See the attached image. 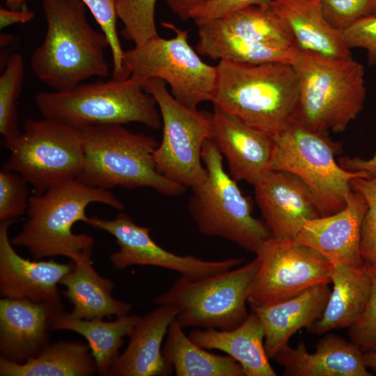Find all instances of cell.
Returning a JSON list of instances; mask_svg holds the SVG:
<instances>
[{
	"label": "cell",
	"instance_id": "obj_22",
	"mask_svg": "<svg viewBox=\"0 0 376 376\" xmlns=\"http://www.w3.org/2000/svg\"><path fill=\"white\" fill-rule=\"evenodd\" d=\"M329 283L315 285L288 300L266 306L253 307L265 329V348L269 359L299 329H309L319 320L331 294Z\"/></svg>",
	"mask_w": 376,
	"mask_h": 376
},
{
	"label": "cell",
	"instance_id": "obj_10",
	"mask_svg": "<svg viewBox=\"0 0 376 376\" xmlns=\"http://www.w3.org/2000/svg\"><path fill=\"white\" fill-rule=\"evenodd\" d=\"M257 260L205 278L176 279L153 302L177 309L175 320L184 329L231 330L247 318L248 297Z\"/></svg>",
	"mask_w": 376,
	"mask_h": 376
},
{
	"label": "cell",
	"instance_id": "obj_8",
	"mask_svg": "<svg viewBox=\"0 0 376 376\" xmlns=\"http://www.w3.org/2000/svg\"><path fill=\"white\" fill-rule=\"evenodd\" d=\"M270 170L290 172L308 187L320 217L342 210L352 189V178H370L365 172H352L335 159L341 148L325 134L307 129L301 121L274 139Z\"/></svg>",
	"mask_w": 376,
	"mask_h": 376
},
{
	"label": "cell",
	"instance_id": "obj_25",
	"mask_svg": "<svg viewBox=\"0 0 376 376\" xmlns=\"http://www.w3.org/2000/svg\"><path fill=\"white\" fill-rule=\"evenodd\" d=\"M271 3L285 22L299 49L332 58L352 56L341 31L323 16L319 0H272Z\"/></svg>",
	"mask_w": 376,
	"mask_h": 376
},
{
	"label": "cell",
	"instance_id": "obj_4",
	"mask_svg": "<svg viewBox=\"0 0 376 376\" xmlns=\"http://www.w3.org/2000/svg\"><path fill=\"white\" fill-rule=\"evenodd\" d=\"M84 152L83 170L77 180L109 190L151 188L158 193L180 196L186 187L156 168L153 154L159 146L152 136L129 131L122 125H104L80 130Z\"/></svg>",
	"mask_w": 376,
	"mask_h": 376
},
{
	"label": "cell",
	"instance_id": "obj_44",
	"mask_svg": "<svg viewBox=\"0 0 376 376\" xmlns=\"http://www.w3.org/2000/svg\"><path fill=\"white\" fill-rule=\"evenodd\" d=\"M363 359L366 368L376 373V351L363 352Z\"/></svg>",
	"mask_w": 376,
	"mask_h": 376
},
{
	"label": "cell",
	"instance_id": "obj_34",
	"mask_svg": "<svg viewBox=\"0 0 376 376\" xmlns=\"http://www.w3.org/2000/svg\"><path fill=\"white\" fill-rule=\"evenodd\" d=\"M93 15L107 36L113 61L112 79L122 80L130 77L124 64V50L117 30L116 0H81Z\"/></svg>",
	"mask_w": 376,
	"mask_h": 376
},
{
	"label": "cell",
	"instance_id": "obj_6",
	"mask_svg": "<svg viewBox=\"0 0 376 376\" xmlns=\"http://www.w3.org/2000/svg\"><path fill=\"white\" fill-rule=\"evenodd\" d=\"M299 81L301 120L311 131H344L363 108V65L352 56L328 58L300 50L292 64Z\"/></svg>",
	"mask_w": 376,
	"mask_h": 376
},
{
	"label": "cell",
	"instance_id": "obj_20",
	"mask_svg": "<svg viewBox=\"0 0 376 376\" xmlns=\"http://www.w3.org/2000/svg\"><path fill=\"white\" fill-rule=\"evenodd\" d=\"M177 309L159 306L140 317L129 334L125 350L111 366V376H167L173 369L165 360L162 344Z\"/></svg>",
	"mask_w": 376,
	"mask_h": 376
},
{
	"label": "cell",
	"instance_id": "obj_3",
	"mask_svg": "<svg viewBox=\"0 0 376 376\" xmlns=\"http://www.w3.org/2000/svg\"><path fill=\"white\" fill-rule=\"evenodd\" d=\"M92 203L118 210L124 208L109 190L89 186L77 179L33 194L29 197L26 221L11 243L26 248L34 260L61 256L78 263L92 256L94 240L86 233H73L72 228L77 221H87L86 210Z\"/></svg>",
	"mask_w": 376,
	"mask_h": 376
},
{
	"label": "cell",
	"instance_id": "obj_40",
	"mask_svg": "<svg viewBox=\"0 0 376 376\" xmlns=\"http://www.w3.org/2000/svg\"><path fill=\"white\" fill-rule=\"evenodd\" d=\"M272 0H210L195 8L190 15L198 26L227 17L251 6L269 3Z\"/></svg>",
	"mask_w": 376,
	"mask_h": 376
},
{
	"label": "cell",
	"instance_id": "obj_31",
	"mask_svg": "<svg viewBox=\"0 0 376 376\" xmlns=\"http://www.w3.org/2000/svg\"><path fill=\"white\" fill-rule=\"evenodd\" d=\"M203 24L216 31L251 41L297 47L288 25L271 1L246 7Z\"/></svg>",
	"mask_w": 376,
	"mask_h": 376
},
{
	"label": "cell",
	"instance_id": "obj_15",
	"mask_svg": "<svg viewBox=\"0 0 376 376\" xmlns=\"http://www.w3.org/2000/svg\"><path fill=\"white\" fill-rule=\"evenodd\" d=\"M253 186L272 237L294 240L306 222L320 217L307 185L290 172L269 170Z\"/></svg>",
	"mask_w": 376,
	"mask_h": 376
},
{
	"label": "cell",
	"instance_id": "obj_23",
	"mask_svg": "<svg viewBox=\"0 0 376 376\" xmlns=\"http://www.w3.org/2000/svg\"><path fill=\"white\" fill-rule=\"evenodd\" d=\"M265 329L253 312L237 327L231 330L194 328L189 337L206 350L226 353L242 366L244 376H276L265 348Z\"/></svg>",
	"mask_w": 376,
	"mask_h": 376
},
{
	"label": "cell",
	"instance_id": "obj_43",
	"mask_svg": "<svg viewBox=\"0 0 376 376\" xmlns=\"http://www.w3.org/2000/svg\"><path fill=\"white\" fill-rule=\"evenodd\" d=\"M210 0H165L169 8L182 20L190 19L191 13Z\"/></svg>",
	"mask_w": 376,
	"mask_h": 376
},
{
	"label": "cell",
	"instance_id": "obj_9",
	"mask_svg": "<svg viewBox=\"0 0 376 376\" xmlns=\"http://www.w3.org/2000/svg\"><path fill=\"white\" fill-rule=\"evenodd\" d=\"M162 25L175 36L166 39L157 35L124 52V64L130 76L143 86L150 79L163 80L170 86L173 97L191 109L212 102L217 65L201 58L189 42L188 30L166 22Z\"/></svg>",
	"mask_w": 376,
	"mask_h": 376
},
{
	"label": "cell",
	"instance_id": "obj_45",
	"mask_svg": "<svg viewBox=\"0 0 376 376\" xmlns=\"http://www.w3.org/2000/svg\"><path fill=\"white\" fill-rule=\"evenodd\" d=\"M30 0H5L6 6L14 10H20Z\"/></svg>",
	"mask_w": 376,
	"mask_h": 376
},
{
	"label": "cell",
	"instance_id": "obj_29",
	"mask_svg": "<svg viewBox=\"0 0 376 376\" xmlns=\"http://www.w3.org/2000/svg\"><path fill=\"white\" fill-rule=\"evenodd\" d=\"M196 52L212 60L244 63H283L292 65L299 49L265 42L251 41L198 26Z\"/></svg>",
	"mask_w": 376,
	"mask_h": 376
},
{
	"label": "cell",
	"instance_id": "obj_27",
	"mask_svg": "<svg viewBox=\"0 0 376 376\" xmlns=\"http://www.w3.org/2000/svg\"><path fill=\"white\" fill-rule=\"evenodd\" d=\"M96 372L89 345L77 340L49 344L38 356L24 363L0 357L1 376H90Z\"/></svg>",
	"mask_w": 376,
	"mask_h": 376
},
{
	"label": "cell",
	"instance_id": "obj_33",
	"mask_svg": "<svg viewBox=\"0 0 376 376\" xmlns=\"http://www.w3.org/2000/svg\"><path fill=\"white\" fill-rule=\"evenodd\" d=\"M157 0H116L118 18L124 38L141 44L158 34L155 23Z\"/></svg>",
	"mask_w": 376,
	"mask_h": 376
},
{
	"label": "cell",
	"instance_id": "obj_13",
	"mask_svg": "<svg viewBox=\"0 0 376 376\" xmlns=\"http://www.w3.org/2000/svg\"><path fill=\"white\" fill-rule=\"evenodd\" d=\"M256 254L257 269L248 297L251 308L273 305L315 285L331 283L334 266L293 239L271 236Z\"/></svg>",
	"mask_w": 376,
	"mask_h": 376
},
{
	"label": "cell",
	"instance_id": "obj_7",
	"mask_svg": "<svg viewBox=\"0 0 376 376\" xmlns=\"http://www.w3.org/2000/svg\"><path fill=\"white\" fill-rule=\"evenodd\" d=\"M201 156L207 176L191 187L188 209L192 219L204 235L228 240L256 253L272 236L269 230L252 215L251 198L225 171L223 156L211 139L205 141Z\"/></svg>",
	"mask_w": 376,
	"mask_h": 376
},
{
	"label": "cell",
	"instance_id": "obj_35",
	"mask_svg": "<svg viewBox=\"0 0 376 376\" xmlns=\"http://www.w3.org/2000/svg\"><path fill=\"white\" fill-rule=\"evenodd\" d=\"M350 185L368 204L361 227L360 253L364 260L376 267V175L352 178Z\"/></svg>",
	"mask_w": 376,
	"mask_h": 376
},
{
	"label": "cell",
	"instance_id": "obj_30",
	"mask_svg": "<svg viewBox=\"0 0 376 376\" xmlns=\"http://www.w3.org/2000/svg\"><path fill=\"white\" fill-rule=\"evenodd\" d=\"M139 318L126 315L106 322L100 318L77 319L64 311L54 323L52 330H70L83 336L88 343L97 373L105 376L109 375L111 366L118 357L123 337L129 336Z\"/></svg>",
	"mask_w": 376,
	"mask_h": 376
},
{
	"label": "cell",
	"instance_id": "obj_18",
	"mask_svg": "<svg viewBox=\"0 0 376 376\" xmlns=\"http://www.w3.org/2000/svg\"><path fill=\"white\" fill-rule=\"evenodd\" d=\"M367 209L364 196L352 189L342 210L308 221L294 240L316 250L333 266L360 267L365 261L360 253V238Z\"/></svg>",
	"mask_w": 376,
	"mask_h": 376
},
{
	"label": "cell",
	"instance_id": "obj_41",
	"mask_svg": "<svg viewBox=\"0 0 376 376\" xmlns=\"http://www.w3.org/2000/svg\"><path fill=\"white\" fill-rule=\"evenodd\" d=\"M338 164L342 168L349 171L365 172L369 175L370 178L376 175V152L372 158L368 159L358 157L351 158L343 156L339 158Z\"/></svg>",
	"mask_w": 376,
	"mask_h": 376
},
{
	"label": "cell",
	"instance_id": "obj_24",
	"mask_svg": "<svg viewBox=\"0 0 376 376\" xmlns=\"http://www.w3.org/2000/svg\"><path fill=\"white\" fill-rule=\"evenodd\" d=\"M333 290L319 320L309 328L317 334L349 328L363 315L370 298L371 264L364 261L360 267L334 266Z\"/></svg>",
	"mask_w": 376,
	"mask_h": 376
},
{
	"label": "cell",
	"instance_id": "obj_17",
	"mask_svg": "<svg viewBox=\"0 0 376 376\" xmlns=\"http://www.w3.org/2000/svg\"><path fill=\"white\" fill-rule=\"evenodd\" d=\"M15 220L0 224V293L4 298L26 299L37 302L59 303L58 284L75 263L54 260L33 261L20 256L9 239L10 226Z\"/></svg>",
	"mask_w": 376,
	"mask_h": 376
},
{
	"label": "cell",
	"instance_id": "obj_12",
	"mask_svg": "<svg viewBox=\"0 0 376 376\" xmlns=\"http://www.w3.org/2000/svg\"><path fill=\"white\" fill-rule=\"evenodd\" d=\"M143 88L155 98L162 122V139L153 154L157 169L186 187L200 184L207 176L201 152L211 138L212 113L182 105L160 79L147 80Z\"/></svg>",
	"mask_w": 376,
	"mask_h": 376
},
{
	"label": "cell",
	"instance_id": "obj_19",
	"mask_svg": "<svg viewBox=\"0 0 376 376\" xmlns=\"http://www.w3.org/2000/svg\"><path fill=\"white\" fill-rule=\"evenodd\" d=\"M224 156L235 180L253 185L270 164L274 141L214 105L210 138Z\"/></svg>",
	"mask_w": 376,
	"mask_h": 376
},
{
	"label": "cell",
	"instance_id": "obj_32",
	"mask_svg": "<svg viewBox=\"0 0 376 376\" xmlns=\"http://www.w3.org/2000/svg\"><path fill=\"white\" fill-rule=\"evenodd\" d=\"M24 78L23 58L20 54L14 53L8 58L0 75V133L3 139L14 137L21 132L17 102Z\"/></svg>",
	"mask_w": 376,
	"mask_h": 376
},
{
	"label": "cell",
	"instance_id": "obj_28",
	"mask_svg": "<svg viewBox=\"0 0 376 376\" xmlns=\"http://www.w3.org/2000/svg\"><path fill=\"white\" fill-rule=\"evenodd\" d=\"M205 350L186 336L175 318L172 321L162 354L177 376H244L241 365L233 357Z\"/></svg>",
	"mask_w": 376,
	"mask_h": 376
},
{
	"label": "cell",
	"instance_id": "obj_14",
	"mask_svg": "<svg viewBox=\"0 0 376 376\" xmlns=\"http://www.w3.org/2000/svg\"><path fill=\"white\" fill-rule=\"evenodd\" d=\"M86 224L114 237L118 250L109 256V260L116 269L134 265H148L173 270L181 276L197 280L238 267L244 261L242 258L205 260L194 255L173 253L154 241L150 228L136 224L124 212H119L113 219L88 217Z\"/></svg>",
	"mask_w": 376,
	"mask_h": 376
},
{
	"label": "cell",
	"instance_id": "obj_5",
	"mask_svg": "<svg viewBox=\"0 0 376 376\" xmlns=\"http://www.w3.org/2000/svg\"><path fill=\"white\" fill-rule=\"evenodd\" d=\"M34 100L42 117L78 130L129 123L154 130L162 127L155 98L130 76L122 80L83 82L67 90L40 92Z\"/></svg>",
	"mask_w": 376,
	"mask_h": 376
},
{
	"label": "cell",
	"instance_id": "obj_47",
	"mask_svg": "<svg viewBox=\"0 0 376 376\" xmlns=\"http://www.w3.org/2000/svg\"><path fill=\"white\" fill-rule=\"evenodd\" d=\"M373 4V15H376V0H371Z\"/></svg>",
	"mask_w": 376,
	"mask_h": 376
},
{
	"label": "cell",
	"instance_id": "obj_46",
	"mask_svg": "<svg viewBox=\"0 0 376 376\" xmlns=\"http://www.w3.org/2000/svg\"><path fill=\"white\" fill-rule=\"evenodd\" d=\"M12 36H8V34H1V46L7 45L9 42L12 41Z\"/></svg>",
	"mask_w": 376,
	"mask_h": 376
},
{
	"label": "cell",
	"instance_id": "obj_1",
	"mask_svg": "<svg viewBox=\"0 0 376 376\" xmlns=\"http://www.w3.org/2000/svg\"><path fill=\"white\" fill-rule=\"evenodd\" d=\"M212 102L274 139L301 120L299 81L292 65L219 61Z\"/></svg>",
	"mask_w": 376,
	"mask_h": 376
},
{
	"label": "cell",
	"instance_id": "obj_11",
	"mask_svg": "<svg viewBox=\"0 0 376 376\" xmlns=\"http://www.w3.org/2000/svg\"><path fill=\"white\" fill-rule=\"evenodd\" d=\"M10 155L1 169L22 175L42 194L63 182L77 179L84 163L80 130L44 118L28 119L21 132L3 139Z\"/></svg>",
	"mask_w": 376,
	"mask_h": 376
},
{
	"label": "cell",
	"instance_id": "obj_16",
	"mask_svg": "<svg viewBox=\"0 0 376 376\" xmlns=\"http://www.w3.org/2000/svg\"><path fill=\"white\" fill-rule=\"evenodd\" d=\"M64 311L61 302L1 299V357L24 363L38 356L49 344V331Z\"/></svg>",
	"mask_w": 376,
	"mask_h": 376
},
{
	"label": "cell",
	"instance_id": "obj_42",
	"mask_svg": "<svg viewBox=\"0 0 376 376\" xmlns=\"http://www.w3.org/2000/svg\"><path fill=\"white\" fill-rule=\"evenodd\" d=\"M34 13L29 10H14L0 7V29L10 26L23 24L31 21L34 18Z\"/></svg>",
	"mask_w": 376,
	"mask_h": 376
},
{
	"label": "cell",
	"instance_id": "obj_2",
	"mask_svg": "<svg viewBox=\"0 0 376 376\" xmlns=\"http://www.w3.org/2000/svg\"><path fill=\"white\" fill-rule=\"evenodd\" d=\"M40 1L47 29L30 58L36 77L54 91L72 88L93 77H107L109 40L90 24L84 2Z\"/></svg>",
	"mask_w": 376,
	"mask_h": 376
},
{
	"label": "cell",
	"instance_id": "obj_39",
	"mask_svg": "<svg viewBox=\"0 0 376 376\" xmlns=\"http://www.w3.org/2000/svg\"><path fill=\"white\" fill-rule=\"evenodd\" d=\"M343 42L350 49L361 48L366 52L370 65H376V15H368L341 31Z\"/></svg>",
	"mask_w": 376,
	"mask_h": 376
},
{
	"label": "cell",
	"instance_id": "obj_26",
	"mask_svg": "<svg viewBox=\"0 0 376 376\" xmlns=\"http://www.w3.org/2000/svg\"><path fill=\"white\" fill-rule=\"evenodd\" d=\"M91 257L88 256L75 263L72 271L60 282L66 288L63 294L73 306L69 315L85 320L127 315L132 306L112 297L114 283L94 269Z\"/></svg>",
	"mask_w": 376,
	"mask_h": 376
},
{
	"label": "cell",
	"instance_id": "obj_36",
	"mask_svg": "<svg viewBox=\"0 0 376 376\" xmlns=\"http://www.w3.org/2000/svg\"><path fill=\"white\" fill-rule=\"evenodd\" d=\"M26 180L19 173L1 169L0 171V221L15 220L29 207Z\"/></svg>",
	"mask_w": 376,
	"mask_h": 376
},
{
	"label": "cell",
	"instance_id": "obj_37",
	"mask_svg": "<svg viewBox=\"0 0 376 376\" xmlns=\"http://www.w3.org/2000/svg\"><path fill=\"white\" fill-rule=\"evenodd\" d=\"M319 3L326 20L340 31L373 15L371 0H319Z\"/></svg>",
	"mask_w": 376,
	"mask_h": 376
},
{
	"label": "cell",
	"instance_id": "obj_38",
	"mask_svg": "<svg viewBox=\"0 0 376 376\" xmlns=\"http://www.w3.org/2000/svg\"><path fill=\"white\" fill-rule=\"evenodd\" d=\"M372 286L369 300L359 320L348 328L350 341L363 352L376 351V267L371 264Z\"/></svg>",
	"mask_w": 376,
	"mask_h": 376
},
{
	"label": "cell",
	"instance_id": "obj_21",
	"mask_svg": "<svg viewBox=\"0 0 376 376\" xmlns=\"http://www.w3.org/2000/svg\"><path fill=\"white\" fill-rule=\"evenodd\" d=\"M363 353L352 341L328 334L318 342L313 353L300 342L295 349L285 345L274 359L288 376H371Z\"/></svg>",
	"mask_w": 376,
	"mask_h": 376
}]
</instances>
